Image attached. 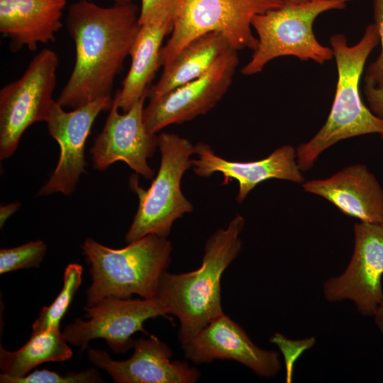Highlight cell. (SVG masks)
Returning <instances> with one entry per match:
<instances>
[{
	"mask_svg": "<svg viewBox=\"0 0 383 383\" xmlns=\"http://www.w3.org/2000/svg\"><path fill=\"white\" fill-rule=\"evenodd\" d=\"M134 3L104 7L78 0L68 7L66 24L75 46L72 73L57 102L76 109L111 96L115 77L123 67L140 28Z\"/></svg>",
	"mask_w": 383,
	"mask_h": 383,
	"instance_id": "6da1fadb",
	"label": "cell"
},
{
	"mask_svg": "<svg viewBox=\"0 0 383 383\" xmlns=\"http://www.w3.org/2000/svg\"><path fill=\"white\" fill-rule=\"evenodd\" d=\"M244 226V218L236 215L226 228L218 229L209 237L198 269L180 274L165 271L162 275L155 296L162 301L169 314L178 318L182 345L224 313L221 279L241 250L240 234Z\"/></svg>",
	"mask_w": 383,
	"mask_h": 383,
	"instance_id": "7a4b0ae2",
	"label": "cell"
},
{
	"mask_svg": "<svg viewBox=\"0 0 383 383\" xmlns=\"http://www.w3.org/2000/svg\"><path fill=\"white\" fill-rule=\"evenodd\" d=\"M379 43V33L374 23L366 27L360 40L353 46L348 45L344 34L331 36L338 72L335 94L324 125L311 139L296 148L302 172L311 169L323 152L343 140L377 134L383 140V118L365 106L359 88L367 60Z\"/></svg>",
	"mask_w": 383,
	"mask_h": 383,
	"instance_id": "3957f363",
	"label": "cell"
},
{
	"mask_svg": "<svg viewBox=\"0 0 383 383\" xmlns=\"http://www.w3.org/2000/svg\"><path fill=\"white\" fill-rule=\"evenodd\" d=\"M82 249L90 267L92 282L87 290L86 306H91L109 296L155 297L171 262L172 246L167 238L150 234L121 249L89 238Z\"/></svg>",
	"mask_w": 383,
	"mask_h": 383,
	"instance_id": "277c9868",
	"label": "cell"
},
{
	"mask_svg": "<svg viewBox=\"0 0 383 383\" xmlns=\"http://www.w3.org/2000/svg\"><path fill=\"white\" fill-rule=\"evenodd\" d=\"M353 1H284L279 9L254 16L251 24L257 34L258 43L241 73L249 76L261 72L269 62L282 56L313 60L319 65L331 60L333 50L317 40L313 30V22L322 13L343 10Z\"/></svg>",
	"mask_w": 383,
	"mask_h": 383,
	"instance_id": "5b68a950",
	"label": "cell"
},
{
	"mask_svg": "<svg viewBox=\"0 0 383 383\" xmlns=\"http://www.w3.org/2000/svg\"><path fill=\"white\" fill-rule=\"evenodd\" d=\"M284 0H177L172 28L160 52L161 67L169 65L194 39L212 32L223 34L236 50H255L258 40L251 30L254 16L277 9Z\"/></svg>",
	"mask_w": 383,
	"mask_h": 383,
	"instance_id": "8992f818",
	"label": "cell"
},
{
	"mask_svg": "<svg viewBox=\"0 0 383 383\" xmlns=\"http://www.w3.org/2000/svg\"><path fill=\"white\" fill-rule=\"evenodd\" d=\"M158 147L160 165L150 187L148 189L140 187L136 175L130 179L139 206L125 236L128 243L150 234L167 238L173 223L193 210L182 192L181 180L192 166L190 157L195 154L194 145L177 134L162 133L158 135Z\"/></svg>",
	"mask_w": 383,
	"mask_h": 383,
	"instance_id": "52a82bcc",
	"label": "cell"
},
{
	"mask_svg": "<svg viewBox=\"0 0 383 383\" xmlns=\"http://www.w3.org/2000/svg\"><path fill=\"white\" fill-rule=\"evenodd\" d=\"M58 64L57 53L43 49L32 59L20 78L1 89V160L13 154L30 126L46 121L54 101Z\"/></svg>",
	"mask_w": 383,
	"mask_h": 383,
	"instance_id": "ba28073f",
	"label": "cell"
},
{
	"mask_svg": "<svg viewBox=\"0 0 383 383\" xmlns=\"http://www.w3.org/2000/svg\"><path fill=\"white\" fill-rule=\"evenodd\" d=\"M84 309L89 320L77 318L67 325L62 332L66 341L83 351L90 340L101 338L116 354L133 348L132 335L135 332L147 333L143 328L145 321L169 314L157 296L143 299L109 296Z\"/></svg>",
	"mask_w": 383,
	"mask_h": 383,
	"instance_id": "9c48e42d",
	"label": "cell"
},
{
	"mask_svg": "<svg viewBox=\"0 0 383 383\" xmlns=\"http://www.w3.org/2000/svg\"><path fill=\"white\" fill-rule=\"evenodd\" d=\"M238 50L230 48L202 75L160 96L150 98L143 119L148 132L189 121L206 114L231 87L239 63Z\"/></svg>",
	"mask_w": 383,
	"mask_h": 383,
	"instance_id": "30bf717a",
	"label": "cell"
},
{
	"mask_svg": "<svg viewBox=\"0 0 383 383\" xmlns=\"http://www.w3.org/2000/svg\"><path fill=\"white\" fill-rule=\"evenodd\" d=\"M354 235L348 265L324 282L323 292L328 301H352L361 315L373 317L383 300V224L355 223Z\"/></svg>",
	"mask_w": 383,
	"mask_h": 383,
	"instance_id": "8fae6325",
	"label": "cell"
},
{
	"mask_svg": "<svg viewBox=\"0 0 383 383\" xmlns=\"http://www.w3.org/2000/svg\"><path fill=\"white\" fill-rule=\"evenodd\" d=\"M113 100L105 96L71 111L53 101L46 120L49 134L58 143L60 155L57 167L37 196L56 192L72 194L84 172V145L97 116L111 109Z\"/></svg>",
	"mask_w": 383,
	"mask_h": 383,
	"instance_id": "7c38bea8",
	"label": "cell"
},
{
	"mask_svg": "<svg viewBox=\"0 0 383 383\" xmlns=\"http://www.w3.org/2000/svg\"><path fill=\"white\" fill-rule=\"evenodd\" d=\"M118 90L101 132L90 150L93 167L104 170L116 161L125 162L137 174L152 179L154 170L148 164L158 147V135L148 132L143 111L146 96L128 111L118 112Z\"/></svg>",
	"mask_w": 383,
	"mask_h": 383,
	"instance_id": "4fadbf2b",
	"label": "cell"
},
{
	"mask_svg": "<svg viewBox=\"0 0 383 383\" xmlns=\"http://www.w3.org/2000/svg\"><path fill=\"white\" fill-rule=\"evenodd\" d=\"M185 357L196 365L216 360H233L262 377L275 376L281 369L279 355L255 345L245 330L223 313L182 345Z\"/></svg>",
	"mask_w": 383,
	"mask_h": 383,
	"instance_id": "5bb4252c",
	"label": "cell"
},
{
	"mask_svg": "<svg viewBox=\"0 0 383 383\" xmlns=\"http://www.w3.org/2000/svg\"><path fill=\"white\" fill-rule=\"evenodd\" d=\"M132 356L123 361L111 358L107 352L88 349V358L106 371L116 383H194L199 371L182 361H171V348L157 336L134 340Z\"/></svg>",
	"mask_w": 383,
	"mask_h": 383,
	"instance_id": "9a60e30c",
	"label": "cell"
},
{
	"mask_svg": "<svg viewBox=\"0 0 383 383\" xmlns=\"http://www.w3.org/2000/svg\"><path fill=\"white\" fill-rule=\"evenodd\" d=\"M197 159L192 160L194 172L198 176L210 177L215 172L223 176V184L233 179L238 182V203H241L260 183L278 179L294 183L305 182L300 170L296 149L290 145L277 148L267 157L257 161H228L216 155L208 144L199 143L194 145Z\"/></svg>",
	"mask_w": 383,
	"mask_h": 383,
	"instance_id": "2e32d148",
	"label": "cell"
},
{
	"mask_svg": "<svg viewBox=\"0 0 383 383\" xmlns=\"http://www.w3.org/2000/svg\"><path fill=\"white\" fill-rule=\"evenodd\" d=\"M302 187L346 216L360 222L383 224V188L363 164L348 166L326 179L305 181Z\"/></svg>",
	"mask_w": 383,
	"mask_h": 383,
	"instance_id": "e0dca14e",
	"label": "cell"
},
{
	"mask_svg": "<svg viewBox=\"0 0 383 383\" xmlns=\"http://www.w3.org/2000/svg\"><path fill=\"white\" fill-rule=\"evenodd\" d=\"M67 0H0V33L9 40L13 52L55 40L62 28Z\"/></svg>",
	"mask_w": 383,
	"mask_h": 383,
	"instance_id": "ac0fdd59",
	"label": "cell"
},
{
	"mask_svg": "<svg viewBox=\"0 0 383 383\" xmlns=\"http://www.w3.org/2000/svg\"><path fill=\"white\" fill-rule=\"evenodd\" d=\"M172 14H167L140 25L132 46L129 71L118 90V107L128 111L146 96L155 72L161 67L160 52L165 37L171 33Z\"/></svg>",
	"mask_w": 383,
	"mask_h": 383,
	"instance_id": "d6986e66",
	"label": "cell"
},
{
	"mask_svg": "<svg viewBox=\"0 0 383 383\" xmlns=\"http://www.w3.org/2000/svg\"><path fill=\"white\" fill-rule=\"evenodd\" d=\"M230 48L226 38L218 32L194 39L173 61L163 67L159 80L149 89L148 96H160L198 78Z\"/></svg>",
	"mask_w": 383,
	"mask_h": 383,
	"instance_id": "ffe728a7",
	"label": "cell"
},
{
	"mask_svg": "<svg viewBox=\"0 0 383 383\" xmlns=\"http://www.w3.org/2000/svg\"><path fill=\"white\" fill-rule=\"evenodd\" d=\"M72 356L60 328L31 332L28 342L15 351L0 346L1 375L10 379L23 377L36 366L48 362H62Z\"/></svg>",
	"mask_w": 383,
	"mask_h": 383,
	"instance_id": "44dd1931",
	"label": "cell"
},
{
	"mask_svg": "<svg viewBox=\"0 0 383 383\" xmlns=\"http://www.w3.org/2000/svg\"><path fill=\"white\" fill-rule=\"evenodd\" d=\"M83 267L77 263L69 264L64 272L62 288L49 306L42 308L32 326V332L51 328H60V322L66 313L73 297L81 285Z\"/></svg>",
	"mask_w": 383,
	"mask_h": 383,
	"instance_id": "7402d4cb",
	"label": "cell"
},
{
	"mask_svg": "<svg viewBox=\"0 0 383 383\" xmlns=\"http://www.w3.org/2000/svg\"><path fill=\"white\" fill-rule=\"evenodd\" d=\"M47 250L42 240L30 241L22 245L0 250V274L21 269L38 267Z\"/></svg>",
	"mask_w": 383,
	"mask_h": 383,
	"instance_id": "603a6c76",
	"label": "cell"
},
{
	"mask_svg": "<svg viewBox=\"0 0 383 383\" xmlns=\"http://www.w3.org/2000/svg\"><path fill=\"white\" fill-rule=\"evenodd\" d=\"M102 382L99 372L94 369L63 374L44 369L35 370L23 377L16 379H10L0 375L1 383H95Z\"/></svg>",
	"mask_w": 383,
	"mask_h": 383,
	"instance_id": "cb8c5ba5",
	"label": "cell"
},
{
	"mask_svg": "<svg viewBox=\"0 0 383 383\" xmlns=\"http://www.w3.org/2000/svg\"><path fill=\"white\" fill-rule=\"evenodd\" d=\"M374 23L379 33L381 51L374 61L365 69V84L383 90V0H372Z\"/></svg>",
	"mask_w": 383,
	"mask_h": 383,
	"instance_id": "d4e9b609",
	"label": "cell"
},
{
	"mask_svg": "<svg viewBox=\"0 0 383 383\" xmlns=\"http://www.w3.org/2000/svg\"><path fill=\"white\" fill-rule=\"evenodd\" d=\"M177 0H141L140 25L161 16L172 14Z\"/></svg>",
	"mask_w": 383,
	"mask_h": 383,
	"instance_id": "484cf974",
	"label": "cell"
},
{
	"mask_svg": "<svg viewBox=\"0 0 383 383\" xmlns=\"http://www.w3.org/2000/svg\"><path fill=\"white\" fill-rule=\"evenodd\" d=\"M364 94L371 111L377 116L383 118V90L365 84Z\"/></svg>",
	"mask_w": 383,
	"mask_h": 383,
	"instance_id": "4316f807",
	"label": "cell"
},
{
	"mask_svg": "<svg viewBox=\"0 0 383 383\" xmlns=\"http://www.w3.org/2000/svg\"><path fill=\"white\" fill-rule=\"evenodd\" d=\"M19 202H13L0 207V226L2 228L6 220L20 207Z\"/></svg>",
	"mask_w": 383,
	"mask_h": 383,
	"instance_id": "83f0119b",
	"label": "cell"
},
{
	"mask_svg": "<svg viewBox=\"0 0 383 383\" xmlns=\"http://www.w3.org/2000/svg\"><path fill=\"white\" fill-rule=\"evenodd\" d=\"M376 324L383 335V307H379L373 316Z\"/></svg>",
	"mask_w": 383,
	"mask_h": 383,
	"instance_id": "f1b7e54d",
	"label": "cell"
},
{
	"mask_svg": "<svg viewBox=\"0 0 383 383\" xmlns=\"http://www.w3.org/2000/svg\"><path fill=\"white\" fill-rule=\"evenodd\" d=\"M111 1H113L114 4H126L133 3L135 0H111Z\"/></svg>",
	"mask_w": 383,
	"mask_h": 383,
	"instance_id": "f546056e",
	"label": "cell"
},
{
	"mask_svg": "<svg viewBox=\"0 0 383 383\" xmlns=\"http://www.w3.org/2000/svg\"><path fill=\"white\" fill-rule=\"evenodd\" d=\"M284 1H289V2H292V3H301V2H304V1H307V0H284Z\"/></svg>",
	"mask_w": 383,
	"mask_h": 383,
	"instance_id": "4dcf8cb0",
	"label": "cell"
},
{
	"mask_svg": "<svg viewBox=\"0 0 383 383\" xmlns=\"http://www.w3.org/2000/svg\"><path fill=\"white\" fill-rule=\"evenodd\" d=\"M379 306L383 307V300H382V304H381V305Z\"/></svg>",
	"mask_w": 383,
	"mask_h": 383,
	"instance_id": "1f68e13d",
	"label": "cell"
}]
</instances>
